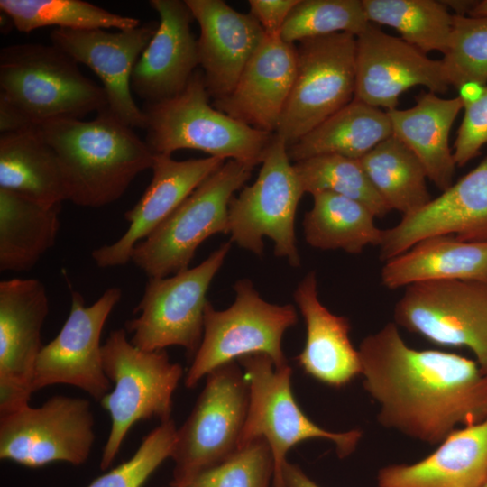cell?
<instances>
[{"instance_id":"cell-3","label":"cell","mask_w":487,"mask_h":487,"mask_svg":"<svg viewBox=\"0 0 487 487\" xmlns=\"http://www.w3.org/2000/svg\"><path fill=\"white\" fill-rule=\"evenodd\" d=\"M203 72L197 69L177 96L145 104V142L154 153L190 149L254 168L274 133L253 128L209 104Z\"/></svg>"},{"instance_id":"cell-34","label":"cell","mask_w":487,"mask_h":487,"mask_svg":"<svg viewBox=\"0 0 487 487\" xmlns=\"http://www.w3.org/2000/svg\"><path fill=\"white\" fill-rule=\"evenodd\" d=\"M0 9L18 31L25 33L46 26L125 30L141 24L137 18L120 15L81 0H0Z\"/></svg>"},{"instance_id":"cell-26","label":"cell","mask_w":487,"mask_h":487,"mask_svg":"<svg viewBox=\"0 0 487 487\" xmlns=\"http://www.w3.org/2000/svg\"><path fill=\"white\" fill-rule=\"evenodd\" d=\"M462 109L460 96L444 98L427 91L419 94L410 108L387 111L392 135L416 155L427 179L441 191L454 183L456 164L449 135Z\"/></svg>"},{"instance_id":"cell-25","label":"cell","mask_w":487,"mask_h":487,"mask_svg":"<svg viewBox=\"0 0 487 487\" xmlns=\"http://www.w3.org/2000/svg\"><path fill=\"white\" fill-rule=\"evenodd\" d=\"M486 481L487 418L455 429L424 459L378 473L380 487H482Z\"/></svg>"},{"instance_id":"cell-43","label":"cell","mask_w":487,"mask_h":487,"mask_svg":"<svg viewBox=\"0 0 487 487\" xmlns=\"http://www.w3.org/2000/svg\"><path fill=\"white\" fill-rule=\"evenodd\" d=\"M285 487H319L296 464L286 462L282 470Z\"/></svg>"},{"instance_id":"cell-44","label":"cell","mask_w":487,"mask_h":487,"mask_svg":"<svg viewBox=\"0 0 487 487\" xmlns=\"http://www.w3.org/2000/svg\"><path fill=\"white\" fill-rule=\"evenodd\" d=\"M455 12V15H468L477 1H442Z\"/></svg>"},{"instance_id":"cell-32","label":"cell","mask_w":487,"mask_h":487,"mask_svg":"<svg viewBox=\"0 0 487 487\" xmlns=\"http://www.w3.org/2000/svg\"><path fill=\"white\" fill-rule=\"evenodd\" d=\"M359 161L389 208L400 212L402 216L418 210L432 199L423 165L394 135Z\"/></svg>"},{"instance_id":"cell-13","label":"cell","mask_w":487,"mask_h":487,"mask_svg":"<svg viewBox=\"0 0 487 487\" xmlns=\"http://www.w3.org/2000/svg\"><path fill=\"white\" fill-rule=\"evenodd\" d=\"M95 419L87 399L54 395L0 414V458L38 468L55 462L83 464L95 442Z\"/></svg>"},{"instance_id":"cell-6","label":"cell","mask_w":487,"mask_h":487,"mask_svg":"<svg viewBox=\"0 0 487 487\" xmlns=\"http://www.w3.org/2000/svg\"><path fill=\"white\" fill-rule=\"evenodd\" d=\"M253 170L239 161H225L133 247L131 261L149 278H164L188 269L206 239L227 234L229 203L245 186Z\"/></svg>"},{"instance_id":"cell-28","label":"cell","mask_w":487,"mask_h":487,"mask_svg":"<svg viewBox=\"0 0 487 487\" xmlns=\"http://www.w3.org/2000/svg\"><path fill=\"white\" fill-rule=\"evenodd\" d=\"M0 188L47 207L67 200L57 157L37 126L0 134Z\"/></svg>"},{"instance_id":"cell-33","label":"cell","mask_w":487,"mask_h":487,"mask_svg":"<svg viewBox=\"0 0 487 487\" xmlns=\"http://www.w3.org/2000/svg\"><path fill=\"white\" fill-rule=\"evenodd\" d=\"M370 23L387 25L425 54L447 50L453 14L442 1L362 0Z\"/></svg>"},{"instance_id":"cell-7","label":"cell","mask_w":487,"mask_h":487,"mask_svg":"<svg viewBox=\"0 0 487 487\" xmlns=\"http://www.w3.org/2000/svg\"><path fill=\"white\" fill-rule=\"evenodd\" d=\"M234 290L228 308L216 310L210 302L206 307L202 341L184 379L188 389L216 368L247 355L266 354L277 369L289 365L281 343L298 322L295 307L267 302L249 279L237 280Z\"/></svg>"},{"instance_id":"cell-2","label":"cell","mask_w":487,"mask_h":487,"mask_svg":"<svg viewBox=\"0 0 487 487\" xmlns=\"http://www.w3.org/2000/svg\"><path fill=\"white\" fill-rule=\"evenodd\" d=\"M37 127L57 157L67 200L77 206L115 202L152 166L154 152L108 106L91 121L57 119Z\"/></svg>"},{"instance_id":"cell-35","label":"cell","mask_w":487,"mask_h":487,"mask_svg":"<svg viewBox=\"0 0 487 487\" xmlns=\"http://www.w3.org/2000/svg\"><path fill=\"white\" fill-rule=\"evenodd\" d=\"M304 193L331 192L362 203L375 217L391 211L373 188L359 160L321 155L293 163Z\"/></svg>"},{"instance_id":"cell-11","label":"cell","mask_w":487,"mask_h":487,"mask_svg":"<svg viewBox=\"0 0 487 487\" xmlns=\"http://www.w3.org/2000/svg\"><path fill=\"white\" fill-rule=\"evenodd\" d=\"M231 243L221 244L201 263L164 278H149L124 329L136 347L156 351L181 346L192 357L203 337L207 293L222 267Z\"/></svg>"},{"instance_id":"cell-19","label":"cell","mask_w":487,"mask_h":487,"mask_svg":"<svg viewBox=\"0 0 487 487\" xmlns=\"http://www.w3.org/2000/svg\"><path fill=\"white\" fill-rule=\"evenodd\" d=\"M437 235L487 243V157L438 197L383 230L380 259L387 262Z\"/></svg>"},{"instance_id":"cell-9","label":"cell","mask_w":487,"mask_h":487,"mask_svg":"<svg viewBox=\"0 0 487 487\" xmlns=\"http://www.w3.org/2000/svg\"><path fill=\"white\" fill-rule=\"evenodd\" d=\"M195 405L177 429L171 455L170 487H184L195 476L230 457L239 447L249 406V384L235 362L207 376Z\"/></svg>"},{"instance_id":"cell-30","label":"cell","mask_w":487,"mask_h":487,"mask_svg":"<svg viewBox=\"0 0 487 487\" xmlns=\"http://www.w3.org/2000/svg\"><path fill=\"white\" fill-rule=\"evenodd\" d=\"M60 207H47L0 188V271L33 268L56 242Z\"/></svg>"},{"instance_id":"cell-1","label":"cell","mask_w":487,"mask_h":487,"mask_svg":"<svg viewBox=\"0 0 487 487\" xmlns=\"http://www.w3.org/2000/svg\"><path fill=\"white\" fill-rule=\"evenodd\" d=\"M358 352L364 390L383 427L436 445L457 425L487 418V374L477 362L411 348L394 322L365 336Z\"/></svg>"},{"instance_id":"cell-27","label":"cell","mask_w":487,"mask_h":487,"mask_svg":"<svg viewBox=\"0 0 487 487\" xmlns=\"http://www.w3.org/2000/svg\"><path fill=\"white\" fill-rule=\"evenodd\" d=\"M381 282L390 289L433 280L487 282V243H468L452 235L424 239L389 260Z\"/></svg>"},{"instance_id":"cell-5","label":"cell","mask_w":487,"mask_h":487,"mask_svg":"<svg viewBox=\"0 0 487 487\" xmlns=\"http://www.w3.org/2000/svg\"><path fill=\"white\" fill-rule=\"evenodd\" d=\"M126 333L124 328L113 330L102 345L104 371L114 389L100 401L111 419L101 470L110 467L135 423L152 418L160 422L171 419L172 397L183 376L181 365L172 363L164 349H140Z\"/></svg>"},{"instance_id":"cell-41","label":"cell","mask_w":487,"mask_h":487,"mask_svg":"<svg viewBox=\"0 0 487 487\" xmlns=\"http://www.w3.org/2000/svg\"><path fill=\"white\" fill-rule=\"evenodd\" d=\"M299 0H249L250 14L267 35H280L281 29Z\"/></svg>"},{"instance_id":"cell-20","label":"cell","mask_w":487,"mask_h":487,"mask_svg":"<svg viewBox=\"0 0 487 487\" xmlns=\"http://www.w3.org/2000/svg\"><path fill=\"white\" fill-rule=\"evenodd\" d=\"M225 162V160L212 156L176 161L171 155L154 153L152 180L139 201L124 213L128 229L115 243L91 253L96 266L111 268L130 262L133 247L159 227Z\"/></svg>"},{"instance_id":"cell-21","label":"cell","mask_w":487,"mask_h":487,"mask_svg":"<svg viewBox=\"0 0 487 487\" xmlns=\"http://www.w3.org/2000/svg\"><path fill=\"white\" fill-rule=\"evenodd\" d=\"M149 4L160 21L134 66L131 87L146 104H152L179 94L199 61L197 40L190 30L194 18L186 2L151 0Z\"/></svg>"},{"instance_id":"cell-42","label":"cell","mask_w":487,"mask_h":487,"mask_svg":"<svg viewBox=\"0 0 487 487\" xmlns=\"http://www.w3.org/2000/svg\"><path fill=\"white\" fill-rule=\"evenodd\" d=\"M36 127L5 100L0 98V132L9 133Z\"/></svg>"},{"instance_id":"cell-17","label":"cell","mask_w":487,"mask_h":487,"mask_svg":"<svg viewBox=\"0 0 487 487\" xmlns=\"http://www.w3.org/2000/svg\"><path fill=\"white\" fill-rule=\"evenodd\" d=\"M416 86L437 95L448 91L441 60L430 59L372 23L356 36L354 99L391 111L400 95Z\"/></svg>"},{"instance_id":"cell-23","label":"cell","mask_w":487,"mask_h":487,"mask_svg":"<svg viewBox=\"0 0 487 487\" xmlns=\"http://www.w3.org/2000/svg\"><path fill=\"white\" fill-rule=\"evenodd\" d=\"M200 29L198 61L214 100L227 96L265 37L259 23L223 0H185Z\"/></svg>"},{"instance_id":"cell-45","label":"cell","mask_w":487,"mask_h":487,"mask_svg":"<svg viewBox=\"0 0 487 487\" xmlns=\"http://www.w3.org/2000/svg\"><path fill=\"white\" fill-rule=\"evenodd\" d=\"M468 15L487 17V0L477 1Z\"/></svg>"},{"instance_id":"cell-14","label":"cell","mask_w":487,"mask_h":487,"mask_svg":"<svg viewBox=\"0 0 487 487\" xmlns=\"http://www.w3.org/2000/svg\"><path fill=\"white\" fill-rule=\"evenodd\" d=\"M394 323L443 346L466 347L487 374V282L433 280L405 287Z\"/></svg>"},{"instance_id":"cell-40","label":"cell","mask_w":487,"mask_h":487,"mask_svg":"<svg viewBox=\"0 0 487 487\" xmlns=\"http://www.w3.org/2000/svg\"><path fill=\"white\" fill-rule=\"evenodd\" d=\"M464 111L453 148L457 167L479 156L487 144V86L475 99L464 103Z\"/></svg>"},{"instance_id":"cell-16","label":"cell","mask_w":487,"mask_h":487,"mask_svg":"<svg viewBox=\"0 0 487 487\" xmlns=\"http://www.w3.org/2000/svg\"><path fill=\"white\" fill-rule=\"evenodd\" d=\"M49 308L45 286L39 280L0 282V414L29 405Z\"/></svg>"},{"instance_id":"cell-12","label":"cell","mask_w":487,"mask_h":487,"mask_svg":"<svg viewBox=\"0 0 487 487\" xmlns=\"http://www.w3.org/2000/svg\"><path fill=\"white\" fill-rule=\"evenodd\" d=\"M297 48L293 86L275 134L294 143L354 98L356 37L337 32Z\"/></svg>"},{"instance_id":"cell-10","label":"cell","mask_w":487,"mask_h":487,"mask_svg":"<svg viewBox=\"0 0 487 487\" xmlns=\"http://www.w3.org/2000/svg\"><path fill=\"white\" fill-rule=\"evenodd\" d=\"M257 179L234 196L228 207L231 241L256 255L263 253V237L274 243V253L293 267L300 265L295 218L304 194L287 152L274 133Z\"/></svg>"},{"instance_id":"cell-37","label":"cell","mask_w":487,"mask_h":487,"mask_svg":"<svg viewBox=\"0 0 487 487\" xmlns=\"http://www.w3.org/2000/svg\"><path fill=\"white\" fill-rule=\"evenodd\" d=\"M450 85L487 83V17L453 14L452 32L441 60Z\"/></svg>"},{"instance_id":"cell-29","label":"cell","mask_w":487,"mask_h":487,"mask_svg":"<svg viewBox=\"0 0 487 487\" xmlns=\"http://www.w3.org/2000/svg\"><path fill=\"white\" fill-rule=\"evenodd\" d=\"M391 135L388 112L354 99L287 146V152L293 163L321 155L360 160Z\"/></svg>"},{"instance_id":"cell-36","label":"cell","mask_w":487,"mask_h":487,"mask_svg":"<svg viewBox=\"0 0 487 487\" xmlns=\"http://www.w3.org/2000/svg\"><path fill=\"white\" fill-rule=\"evenodd\" d=\"M369 24L362 0H299L289 14L280 37L291 44L337 32L356 37Z\"/></svg>"},{"instance_id":"cell-31","label":"cell","mask_w":487,"mask_h":487,"mask_svg":"<svg viewBox=\"0 0 487 487\" xmlns=\"http://www.w3.org/2000/svg\"><path fill=\"white\" fill-rule=\"evenodd\" d=\"M312 197L313 206L303 219L305 240L310 246L357 254L368 245L381 244L383 230L364 205L331 192Z\"/></svg>"},{"instance_id":"cell-38","label":"cell","mask_w":487,"mask_h":487,"mask_svg":"<svg viewBox=\"0 0 487 487\" xmlns=\"http://www.w3.org/2000/svg\"><path fill=\"white\" fill-rule=\"evenodd\" d=\"M274 459L269 444L257 438L224 462L195 476L184 487H270Z\"/></svg>"},{"instance_id":"cell-46","label":"cell","mask_w":487,"mask_h":487,"mask_svg":"<svg viewBox=\"0 0 487 487\" xmlns=\"http://www.w3.org/2000/svg\"><path fill=\"white\" fill-rule=\"evenodd\" d=\"M482 487H487V481L482 484Z\"/></svg>"},{"instance_id":"cell-24","label":"cell","mask_w":487,"mask_h":487,"mask_svg":"<svg viewBox=\"0 0 487 487\" xmlns=\"http://www.w3.org/2000/svg\"><path fill=\"white\" fill-rule=\"evenodd\" d=\"M294 300L304 318L306 340L299 365L317 381L341 388L361 374V361L349 337L347 317L330 312L319 300L317 273L309 271L298 284Z\"/></svg>"},{"instance_id":"cell-39","label":"cell","mask_w":487,"mask_h":487,"mask_svg":"<svg viewBox=\"0 0 487 487\" xmlns=\"http://www.w3.org/2000/svg\"><path fill=\"white\" fill-rule=\"evenodd\" d=\"M177 429L173 419L161 422L133 456L94 480L87 487H142L155 470L171 457Z\"/></svg>"},{"instance_id":"cell-4","label":"cell","mask_w":487,"mask_h":487,"mask_svg":"<svg viewBox=\"0 0 487 487\" xmlns=\"http://www.w3.org/2000/svg\"><path fill=\"white\" fill-rule=\"evenodd\" d=\"M0 98L33 126L57 119H79L107 106L102 87L54 45L14 44L0 51Z\"/></svg>"},{"instance_id":"cell-8","label":"cell","mask_w":487,"mask_h":487,"mask_svg":"<svg viewBox=\"0 0 487 487\" xmlns=\"http://www.w3.org/2000/svg\"><path fill=\"white\" fill-rule=\"evenodd\" d=\"M238 362L249 384L248 412L239 447L257 438L266 440L274 459L273 487H285L282 470L287 454L300 442L315 438L330 441L341 458L355 450L363 437L361 430L329 431L305 415L292 393L289 365L277 369L263 354L247 355Z\"/></svg>"},{"instance_id":"cell-15","label":"cell","mask_w":487,"mask_h":487,"mask_svg":"<svg viewBox=\"0 0 487 487\" xmlns=\"http://www.w3.org/2000/svg\"><path fill=\"white\" fill-rule=\"evenodd\" d=\"M121 298V289L111 287L92 305L86 306L79 292H71L70 310L63 326L54 339L43 345L37 358L33 392L66 384L101 401L112 385L103 367L101 334Z\"/></svg>"},{"instance_id":"cell-22","label":"cell","mask_w":487,"mask_h":487,"mask_svg":"<svg viewBox=\"0 0 487 487\" xmlns=\"http://www.w3.org/2000/svg\"><path fill=\"white\" fill-rule=\"evenodd\" d=\"M297 48L280 35H267L245 65L233 90L214 106L253 128L275 133L296 75Z\"/></svg>"},{"instance_id":"cell-18","label":"cell","mask_w":487,"mask_h":487,"mask_svg":"<svg viewBox=\"0 0 487 487\" xmlns=\"http://www.w3.org/2000/svg\"><path fill=\"white\" fill-rule=\"evenodd\" d=\"M157 26V23L150 22L115 32L55 28L51 41L78 64L86 65L97 75L107 106L120 121L133 129H145V115L133 99L131 78Z\"/></svg>"}]
</instances>
